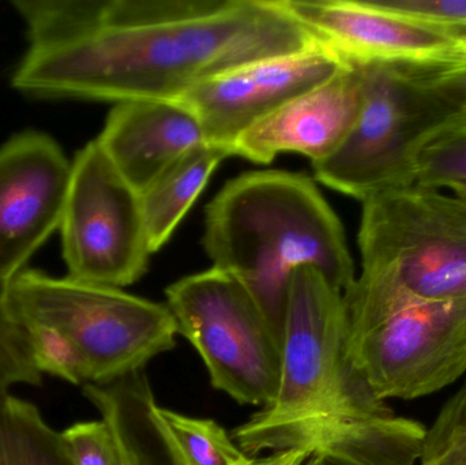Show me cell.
Wrapping results in <instances>:
<instances>
[{
    "mask_svg": "<svg viewBox=\"0 0 466 465\" xmlns=\"http://www.w3.org/2000/svg\"><path fill=\"white\" fill-rule=\"evenodd\" d=\"M26 52L11 84L37 98L180 100L240 66L318 41L279 0H15Z\"/></svg>",
    "mask_w": 466,
    "mask_h": 465,
    "instance_id": "6da1fadb",
    "label": "cell"
},
{
    "mask_svg": "<svg viewBox=\"0 0 466 465\" xmlns=\"http://www.w3.org/2000/svg\"><path fill=\"white\" fill-rule=\"evenodd\" d=\"M345 347L344 294L312 268L296 270L282 319L279 390L236 429L243 452L299 450L342 465H412L423 428L370 393Z\"/></svg>",
    "mask_w": 466,
    "mask_h": 465,
    "instance_id": "7a4b0ae2",
    "label": "cell"
},
{
    "mask_svg": "<svg viewBox=\"0 0 466 465\" xmlns=\"http://www.w3.org/2000/svg\"><path fill=\"white\" fill-rule=\"evenodd\" d=\"M202 245L279 333L293 273L312 268L344 294L356 278L344 227L314 180L268 169L229 180L208 205Z\"/></svg>",
    "mask_w": 466,
    "mask_h": 465,
    "instance_id": "3957f363",
    "label": "cell"
},
{
    "mask_svg": "<svg viewBox=\"0 0 466 465\" xmlns=\"http://www.w3.org/2000/svg\"><path fill=\"white\" fill-rule=\"evenodd\" d=\"M361 207V272L344 292L347 341L410 306L466 298L464 199L410 185Z\"/></svg>",
    "mask_w": 466,
    "mask_h": 465,
    "instance_id": "277c9868",
    "label": "cell"
},
{
    "mask_svg": "<svg viewBox=\"0 0 466 465\" xmlns=\"http://www.w3.org/2000/svg\"><path fill=\"white\" fill-rule=\"evenodd\" d=\"M3 303L14 324L46 325L70 339L86 363L89 384L137 376L171 351L179 335L163 303L40 270L24 269L7 281Z\"/></svg>",
    "mask_w": 466,
    "mask_h": 465,
    "instance_id": "5b68a950",
    "label": "cell"
},
{
    "mask_svg": "<svg viewBox=\"0 0 466 465\" xmlns=\"http://www.w3.org/2000/svg\"><path fill=\"white\" fill-rule=\"evenodd\" d=\"M358 67L363 87L358 117L339 149L312 168L318 182L363 202L410 186L416 145L457 101L419 68Z\"/></svg>",
    "mask_w": 466,
    "mask_h": 465,
    "instance_id": "8992f818",
    "label": "cell"
},
{
    "mask_svg": "<svg viewBox=\"0 0 466 465\" xmlns=\"http://www.w3.org/2000/svg\"><path fill=\"white\" fill-rule=\"evenodd\" d=\"M166 295L213 388L238 404L268 406L279 390L281 333L246 287L212 267L175 281Z\"/></svg>",
    "mask_w": 466,
    "mask_h": 465,
    "instance_id": "52a82bcc",
    "label": "cell"
},
{
    "mask_svg": "<svg viewBox=\"0 0 466 465\" xmlns=\"http://www.w3.org/2000/svg\"><path fill=\"white\" fill-rule=\"evenodd\" d=\"M59 229L68 278L123 288L147 273L153 253L141 196L97 139L87 142L71 163Z\"/></svg>",
    "mask_w": 466,
    "mask_h": 465,
    "instance_id": "ba28073f",
    "label": "cell"
},
{
    "mask_svg": "<svg viewBox=\"0 0 466 465\" xmlns=\"http://www.w3.org/2000/svg\"><path fill=\"white\" fill-rule=\"evenodd\" d=\"M345 351L350 370L383 403L441 392L466 373V298L402 308Z\"/></svg>",
    "mask_w": 466,
    "mask_h": 465,
    "instance_id": "9c48e42d",
    "label": "cell"
},
{
    "mask_svg": "<svg viewBox=\"0 0 466 465\" xmlns=\"http://www.w3.org/2000/svg\"><path fill=\"white\" fill-rule=\"evenodd\" d=\"M347 65L451 70L466 62V33L410 18L380 0H279Z\"/></svg>",
    "mask_w": 466,
    "mask_h": 465,
    "instance_id": "30bf717a",
    "label": "cell"
},
{
    "mask_svg": "<svg viewBox=\"0 0 466 465\" xmlns=\"http://www.w3.org/2000/svg\"><path fill=\"white\" fill-rule=\"evenodd\" d=\"M348 66L317 43L220 74L197 85L180 100L196 112L208 142L227 147L233 156V145L241 134Z\"/></svg>",
    "mask_w": 466,
    "mask_h": 465,
    "instance_id": "8fae6325",
    "label": "cell"
},
{
    "mask_svg": "<svg viewBox=\"0 0 466 465\" xmlns=\"http://www.w3.org/2000/svg\"><path fill=\"white\" fill-rule=\"evenodd\" d=\"M71 163L56 141L25 131L0 147V283L26 269L59 228Z\"/></svg>",
    "mask_w": 466,
    "mask_h": 465,
    "instance_id": "7c38bea8",
    "label": "cell"
},
{
    "mask_svg": "<svg viewBox=\"0 0 466 465\" xmlns=\"http://www.w3.org/2000/svg\"><path fill=\"white\" fill-rule=\"evenodd\" d=\"M361 92L360 68L350 65L241 134L233 156L268 164L281 153H298L312 166L320 163L339 149L352 128Z\"/></svg>",
    "mask_w": 466,
    "mask_h": 465,
    "instance_id": "4fadbf2b",
    "label": "cell"
},
{
    "mask_svg": "<svg viewBox=\"0 0 466 465\" xmlns=\"http://www.w3.org/2000/svg\"><path fill=\"white\" fill-rule=\"evenodd\" d=\"M97 141L138 193L183 153L209 144L196 112L183 100L115 104Z\"/></svg>",
    "mask_w": 466,
    "mask_h": 465,
    "instance_id": "5bb4252c",
    "label": "cell"
},
{
    "mask_svg": "<svg viewBox=\"0 0 466 465\" xmlns=\"http://www.w3.org/2000/svg\"><path fill=\"white\" fill-rule=\"evenodd\" d=\"M231 150L202 144L183 153L139 193L152 253L160 250L187 215L221 161Z\"/></svg>",
    "mask_w": 466,
    "mask_h": 465,
    "instance_id": "9a60e30c",
    "label": "cell"
},
{
    "mask_svg": "<svg viewBox=\"0 0 466 465\" xmlns=\"http://www.w3.org/2000/svg\"><path fill=\"white\" fill-rule=\"evenodd\" d=\"M101 420L79 422L60 433L71 465H141L119 396L112 385H84Z\"/></svg>",
    "mask_w": 466,
    "mask_h": 465,
    "instance_id": "2e32d148",
    "label": "cell"
},
{
    "mask_svg": "<svg viewBox=\"0 0 466 465\" xmlns=\"http://www.w3.org/2000/svg\"><path fill=\"white\" fill-rule=\"evenodd\" d=\"M147 422L166 448L172 465H252L229 434L213 420L187 417L158 406L145 393Z\"/></svg>",
    "mask_w": 466,
    "mask_h": 465,
    "instance_id": "e0dca14e",
    "label": "cell"
},
{
    "mask_svg": "<svg viewBox=\"0 0 466 465\" xmlns=\"http://www.w3.org/2000/svg\"><path fill=\"white\" fill-rule=\"evenodd\" d=\"M0 465H71L60 433L10 393L0 398Z\"/></svg>",
    "mask_w": 466,
    "mask_h": 465,
    "instance_id": "ac0fdd59",
    "label": "cell"
},
{
    "mask_svg": "<svg viewBox=\"0 0 466 465\" xmlns=\"http://www.w3.org/2000/svg\"><path fill=\"white\" fill-rule=\"evenodd\" d=\"M410 185L449 190L466 185V104L435 123L413 150Z\"/></svg>",
    "mask_w": 466,
    "mask_h": 465,
    "instance_id": "d6986e66",
    "label": "cell"
},
{
    "mask_svg": "<svg viewBox=\"0 0 466 465\" xmlns=\"http://www.w3.org/2000/svg\"><path fill=\"white\" fill-rule=\"evenodd\" d=\"M16 328L40 373L59 377L74 385L89 384L86 363L70 339L46 325L21 324Z\"/></svg>",
    "mask_w": 466,
    "mask_h": 465,
    "instance_id": "ffe728a7",
    "label": "cell"
},
{
    "mask_svg": "<svg viewBox=\"0 0 466 465\" xmlns=\"http://www.w3.org/2000/svg\"><path fill=\"white\" fill-rule=\"evenodd\" d=\"M420 465H466V384L454 393L427 429Z\"/></svg>",
    "mask_w": 466,
    "mask_h": 465,
    "instance_id": "44dd1931",
    "label": "cell"
},
{
    "mask_svg": "<svg viewBox=\"0 0 466 465\" xmlns=\"http://www.w3.org/2000/svg\"><path fill=\"white\" fill-rule=\"evenodd\" d=\"M380 2L394 13L466 33V0H380Z\"/></svg>",
    "mask_w": 466,
    "mask_h": 465,
    "instance_id": "7402d4cb",
    "label": "cell"
},
{
    "mask_svg": "<svg viewBox=\"0 0 466 465\" xmlns=\"http://www.w3.org/2000/svg\"><path fill=\"white\" fill-rule=\"evenodd\" d=\"M424 74L449 97L466 104V67L453 70H426Z\"/></svg>",
    "mask_w": 466,
    "mask_h": 465,
    "instance_id": "603a6c76",
    "label": "cell"
},
{
    "mask_svg": "<svg viewBox=\"0 0 466 465\" xmlns=\"http://www.w3.org/2000/svg\"><path fill=\"white\" fill-rule=\"evenodd\" d=\"M309 458V453L304 450H279V452H271L266 458L254 459L252 465H306Z\"/></svg>",
    "mask_w": 466,
    "mask_h": 465,
    "instance_id": "cb8c5ba5",
    "label": "cell"
},
{
    "mask_svg": "<svg viewBox=\"0 0 466 465\" xmlns=\"http://www.w3.org/2000/svg\"><path fill=\"white\" fill-rule=\"evenodd\" d=\"M306 465H342L330 460V459L322 458V456H309Z\"/></svg>",
    "mask_w": 466,
    "mask_h": 465,
    "instance_id": "d4e9b609",
    "label": "cell"
},
{
    "mask_svg": "<svg viewBox=\"0 0 466 465\" xmlns=\"http://www.w3.org/2000/svg\"><path fill=\"white\" fill-rule=\"evenodd\" d=\"M448 191H451V194L460 197V198L464 199L466 202V185L456 186V187L449 188Z\"/></svg>",
    "mask_w": 466,
    "mask_h": 465,
    "instance_id": "484cf974",
    "label": "cell"
},
{
    "mask_svg": "<svg viewBox=\"0 0 466 465\" xmlns=\"http://www.w3.org/2000/svg\"><path fill=\"white\" fill-rule=\"evenodd\" d=\"M465 67H466V62L464 63V65L460 66V67H457V68H465ZM451 70H453V68H451Z\"/></svg>",
    "mask_w": 466,
    "mask_h": 465,
    "instance_id": "4316f807",
    "label": "cell"
}]
</instances>
